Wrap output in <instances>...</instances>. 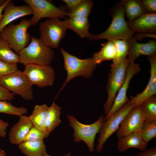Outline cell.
Here are the masks:
<instances>
[{"label":"cell","instance_id":"4dcf8cb0","mask_svg":"<svg viewBox=\"0 0 156 156\" xmlns=\"http://www.w3.org/2000/svg\"><path fill=\"white\" fill-rule=\"evenodd\" d=\"M140 133L144 141L148 144L156 137V120L144 122Z\"/></svg>","mask_w":156,"mask_h":156},{"label":"cell","instance_id":"d590c367","mask_svg":"<svg viewBox=\"0 0 156 156\" xmlns=\"http://www.w3.org/2000/svg\"><path fill=\"white\" fill-rule=\"evenodd\" d=\"M135 156H156V147L154 146L146 148Z\"/></svg>","mask_w":156,"mask_h":156},{"label":"cell","instance_id":"7c38bea8","mask_svg":"<svg viewBox=\"0 0 156 156\" xmlns=\"http://www.w3.org/2000/svg\"><path fill=\"white\" fill-rule=\"evenodd\" d=\"M145 120L140 105L131 109L125 116L116 131L119 138L133 132H140Z\"/></svg>","mask_w":156,"mask_h":156},{"label":"cell","instance_id":"52a82bcc","mask_svg":"<svg viewBox=\"0 0 156 156\" xmlns=\"http://www.w3.org/2000/svg\"><path fill=\"white\" fill-rule=\"evenodd\" d=\"M129 62L127 58L116 63H112L109 73L106 90L108 97L103 105L106 116L109 112L117 94L125 79Z\"/></svg>","mask_w":156,"mask_h":156},{"label":"cell","instance_id":"4fadbf2b","mask_svg":"<svg viewBox=\"0 0 156 156\" xmlns=\"http://www.w3.org/2000/svg\"><path fill=\"white\" fill-rule=\"evenodd\" d=\"M141 70L140 65L135 62H130L128 66L124 81L118 90L110 109L106 116L107 118L127 103L129 101L127 96L130 82L133 77Z\"/></svg>","mask_w":156,"mask_h":156},{"label":"cell","instance_id":"d4e9b609","mask_svg":"<svg viewBox=\"0 0 156 156\" xmlns=\"http://www.w3.org/2000/svg\"><path fill=\"white\" fill-rule=\"evenodd\" d=\"M101 50L93 54L92 57L97 64L105 60L115 59L116 56V50L113 42L108 41L101 44Z\"/></svg>","mask_w":156,"mask_h":156},{"label":"cell","instance_id":"1f68e13d","mask_svg":"<svg viewBox=\"0 0 156 156\" xmlns=\"http://www.w3.org/2000/svg\"><path fill=\"white\" fill-rule=\"evenodd\" d=\"M50 133L38 129L33 126L24 139V141H38L43 140L49 136Z\"/></svg>","mask_w":156,"mask_h":156},{"label":"cell","instance_id":"8fae6325","mask_svg":"<svg viewBox=\"0 0 156 156\" xmlns=\"http://www.w3.org/2000/svg\"><path fill=\"white\" fill-rule=\"evenodd\" d=\"M23 71L31 83L40 88L52 86L55 75L54 69L50 65L28 64Z\"/></svg>","mask_w":156,"mask_h":156},{"label":"cell","instance_id":"cb8c5ba5","mask_svg":"<svg viewBox=\"0 0 156 156\" xmlns=\"http://www.w3.org/2000/svg\"><path fill=\"white\" fill-rule=\"evenodd\" d=\"M61 108L54 101L49 107L45 124V131L53 132L61 122L60 119Z\"/></svg>","mask_w":156,"mask_h":156},{"label":"cell","instance_id":"7a4b0ae2","mask_svg":"<svg viewBox=\"0 0 156 156\" xmlns=\"http://www.w3.org/2000/svg\"><path fill=\"white\" fill-rule=\"evenodd\" d=\"M29 44L19 53V62L28 64L50 65L55 55L54 51L39 38L31 36Z\"/></svg>","mask_w":156,"mask_h":156},{"label":"cell","instance_id":"74e56055","mask_svg":"<svg viewBox=\"0 0 156 156\" xmlns=\"http://www.w3.org/2000/svg\"><path fill=\"white\" fill-rule=\"evenodd\" d=\"M136 41L139 40H141L145 38H152L156 39V34L148 33H140L135 34L134 36L133 37Z\"/></svg>","mask_w":156,"mask_h":156},{"label":"cell","instance_id":"30bf717a","mask_svg":"<svg viewBox=\"0 0 156 156\" xmlns=\"http://www.w3.org/2000/svg\"><path fill=\"white\" fill-rule=\"evenodd\" d=\"M31 8L33 15L30 19L31 25H37L43 18H63L67 16V12L57 7L46 0H24Z\"/></svg>","mask_w":156,"mask_h":156},{"label":"cell","instance_id":"8d00e7d4","mask_svg":"<svg viewBox=\"0 0 156 156\" xmlns=\"http://www.w3.org/2000/svg\"><path fill=\"white\" fill-rule=\"evenodd\" d=\"M9 126L8 122L0 118V137L3 138L5 137L7 134L6 130Z\"/></svg>","mask_w":156,"mask_h":156},{"label":"cell","instance_id":"5bb4252c","mask_svg":"<svg viewBox=\"0 0 156 156\" xmlns=\"http://www.w3.org/2000/svg\"><path fill=\"white\" fill-rule=\"evenodd\" d=\"M3 11V16L0 22V32L14 21L23 16L33 14L31 8L28 5H15L10 0L4 7Z\"/></svg>","mask_w":156,"mask_h":156},{"label":"cell","instance_id":"836d02e7","mask_svg":"<svg viewBox=\"0 0 156 156\" xmlns=\"http://www.w3.org/2000/svg\"><path fill=\"white\" fill-rule=\"evenodd\" d=\"M141 1L147 13L156 14V0H142Z\"/></svg>","mask_w":156,"mask_h":156},{"label":"cell","instance_id":"484cf974","mask_svg":"<svg viewBox=\"0 0 156 156\" xmlns=\"http://www.w3.org/2000/svg\"><path fill=\"white\" fill-rule=\"evenodd\" d=\"M0 60L9 64L19 62V55L11 48L8 42L0 37Z\"/></svg>","mask_w":156,"mask_h":156},{"label":"cell","instance_id":"ba28073f","mask_svg":"<svg viewBox=\"0 0 156 156\" xmlns=\"http://www.w3.org/2000/svg\"><path fill=\"white\" fill-rule=\"evenodd\" d=\"M135 104L130 100L119 110L107 117H105L104 121L99 132L96 151L99 153L103 148L107 140L119 127L125 116L133 108Z\"/></svg>","mask_w":156,"mask_h":156},{"label":"cell","instance_id":"2e32d148","mask_svg":"<svg viewBox=\"0 0 156 156\" xmlns=\"http://www.w3.org/2000/svg\"><path fill=\"white\" fill-rule=\"evenodd\" d=\"M129 44V51L127 57L129 63L134 62L138 57L141 55L148 57L156 53V41L150 40L146 43H139L133 36L127 39Z\"/></svg>","mask_w":156,"mask_h":156},{"label":"cell","instance_id":"9c48e42d","mask_svg":"<svg viewBox=\"0 0 156 156\" xmlns=\"http://www.w3.org/2000/svg\"><path fill=\"white\" fill-rule=\"evenodd\" d=\"M0 84L12 93L27 100L34 99L33 85L23 71L18 70L0 79Z\"/></svg>","mask_w":156,"mask_h":156},{"label":"cell","instance_id":"277c9868","mask_svg":"<svg viewBox=\"0 0 156 156\" xmlns=\"http://www.w3.org/2000/svg\"><path fill=\"white\" fill-rule=\"evenodd\" d=\"M31 25L30 19L23 18L18 24H10L0 32V37L6 40L11 48L18 55L31 40L28 29Z\"/></svg>","mask_w":156,"mask_h":156},{"label":"cell","instance_id":"b9f144b4","mask_svg":"<svg viewBox=\"0 0 156 156\" xmlns=\"http://www.w3.org/2000/svg\"><path fill=\"white\" fill-rule=\"evenodd\" d=\"M70 155H71V153L69 152L67 154H66V155H64L63 156H70ZM42 156H50L47 154V155H45Z\"/></svg>","mask_w":156,"mask_h":156},{"label":"cell","instance_id":"e575fe53","mask_svg":"<svg viewBox=\"0 0 156 156\" xmlns=\"http://www.w3.org/2000/svg\"><path fill=\"white\" fill-rule=\"evenodd\" d=\"M15 94L0 84V101H9L14 99Z\"/></svg>","mask_w":156,"mask_h":156},{"label":"cell","instance_id":"7bdbcfd3","mask_svg":"<svg viewBox=\"0 0 156 156\" xmlns=\"http://www.w3.org/2000/svg\"><path fill=\"white\" fill-rule=\"evenodd\" d=\"M6 0H0V5L3 4L5 1Z\"/></svg>","mask_w":156,"mask_h":156},{"label":"cell","instance_id":"9a60e30c","mask_svg":"<svg viewBox=\"0 0 156 156\" xmlns=\"http://www.w3.org/2000/svg\"><path fill=\"white\" fill-rule=\"evenodd\" d=\"M148 59L150 64V76L148 83L142 92L135 96H130V100L136 107L156 94V55L148 57Z\"/></svg>","mask_w":156,"mask_h":156},{"label":"cell","instance_id":"83f0119b","mask_svg":"<svg viewBox=\"0 0 156 156\" xmlns=\"http://www.w3.org/2000/svg\"><path fill=\"white\" fill-rule=\"evenodd\" d=\"M93 3L91 0H82L74 8L68 12L67 16L69 18L75 17H88L91 13Z\"/></svg>","mask_w":156,"mask_h":156},{"label":"cell","instance_id":"d6986e66","mask_svg":"<svg viewBox=\"0 0 156 156\" xmlns=\"http://www.w3.org/2000/svg\"><path fill=\"white\" fill-rule=\"evenodd\" d=\"M148 144L144 141L140 132H133L118 138L117 145L121 152L131 148H135L142 151L146 148Z\"/></svg>","mask_w":156,"mask_h":156},{"label":"cell","instance_id":"f1b7e54d","mask_svg":"<svg viewBox=\"0 0 156 156\" xmlns=\"http://www.w3.org/2000/svg\"><path fill=\"white\" fill-rule=\"evenodd\" d=\"M112 41L116 50V56L113 60V63L120 62L127 58L129 51V44L127 39L116 40Z\"/></svg>","mask_w":156,"mask_h":156},{"label":"cell","instance_id":"8992f818","mask_svg":"<svg viewBox=\"0 0 156 156\" xmlns=\"http://www.w3.org/2000/svg\"><path fill=\"white\" fill-rule=\"evenodd\" d=\"M69 125L74 130L73 141L79 143L83 141L88 146L89 151L93 153L94 150V142L96 134L99 133L104 121L105 117L101 115L94 122L89 125L82 124L72 115H67Z\"/></svg>","mask_w":156,"mask_h":156},{"label":"cell","instance_id":"60d3db41","mask_svg":"<svg viewBox=\"0 0 156 156\" xmlns=\"http://www.w3.org/2000/svg\"><path fill=\"white\" fill-rule=\"evenodd\" d=\"M0 156H7L5 151L0 148Z\"/></svg>","mask_w":156,"mask_h":156},{"label":"cell","instance_id":"3957f363","mask_svg":"<svg viewBox=\"0 0 156 156\" xmlns=\"http://www.w3.org/2000/svg\"><path fill=\"white\" fill-rule=\"evenodd\" d=\"M60 51L64 58V67L67 76L58 94L73 79L78 77H90L97 66L92 57L80 59L68 53L62 48Z\"/></svg>","mask_w":156,"mask_h":156},{"label":"cell","instance_id":"ffe728a7","mask_svg":"<svg viewBox=\"0 0 156 156\" xmlns=\"http://www.w3.org/2000/svg\"><path fill=\"white\" fill-rule=\"evenodd\" d=\"M68 29L72 30L82 38L90 40L93 34L89 31L90 25L88 17H75L67 18Z\"/></svg>","mask_w":156,"mask_h":156},{"label":"cell","instance_id":"6da1fadb","mask_svg":"<svg viewBox=\"0 0 156 156\" xmlns=\"http://www.w3.org/2000/svg\"><path fill=\"white\" fill-rule=\"evenodd\" d=\"M111 13L112 19L108 28L100 34H93L90 40L106 39L113 41L126 39L133 36L134 33L128 26L125 18L124 8L120 4L115 5Z\"/></svg>","mask_w":156,"mask_h":156},{"label":"cell","instance_id":"e0dca14e","mask_svg":"<svg viewBox=\"0 0 156 156\" xmlns=\"http://www.w3.org/2000/svg\"><path fill=\"white\" fill-rule=\"evenodd\" d=\"M129 28L135 33L156 34V14L146 13L127 22Z\"/></svg>","mask_w":156,"mask_h":156},{"label":"cell","instance_id":"ab89813d","mask_svg":"<svg viewBox=\"0 0 156 156\" xmlns=\"http://www.w3.org/2000/svg\"><path fill=\"white\" fill-rule=\"evenodd\" d=\"M10 1V0H6L5 2L2 5H0V22H1L2 17L3 14H2L4 9L7 3Z\"/></svg>","mask_w":156,"mask_h":156},{"label":"cell","instance_id":"7402d4cb","mask_svg":"<svg viewBox=\"0 0 156 156\" xmlns=\"http://www.w3.org/2000/svg\"><path fill=\"white\" fill-rule=\"evenodd\" d=\"M120 3L123 7L125 15L129 19V21H132L142 15L147 13L141 1L121 0Z\"/></svg>","mask_w":156,"mask_h":156},{"label":"cell","instance_id":"603a6c76","mask_svg":"<svg viewBox=\"0 0 156 156\" xmlns=\"http://www.w3.org/2000/svg\"><path fill=\"white\" fill-rule=\"evenodd\" d=\"M49 108L46 104L36 105L31 114L28 116L34 127L45 132V124Z\"/></svg>","mask_w":156,"mask_h":156},{"label":"cell","instance_id":"f35d334b","mask_svg":"<svg viewBox=\"0 0 156 156\" xmlns=\"http://www.w3.org/2000/svg\"><path fill=\"white\" fill-rule=\"evenodd\" d=\"M82 0H63L66 5L68 9L70 10H72L79 3L81 2Z\"/></svg>","mask_w":156,"mask_h":156},{"label":"cell","instance_id":"5b68a950","mask_svg":"<svg viewBox=\"0 0 156 156\" xmlns=\"http://www.w3.org/2000/svg\"><path fill=\"white\" fill-rule=\"evenodd\" d=\"M39 29L41 41L52 49H57L68 29L67 18L63 21L48 18L40 23Z\"/></svg>","mask_w":156,"mask_h":156},{"label":"cell","instance_id":"f546056e","mask_svg":"<svg viewBox=\"0 0 156 156\" xmlns=\"http://www.w3.org/2000/svg\"><path fill=\"white\" fill-rule=\"evenodd\" d=\"M27 109L24 107H17L6 101H0V113L18 116L27 114Z\"/></svg>","mask_w":156,"mask_h":156},{"label":"cell","instance_id":"d6a6232c","mask_svg":"<svg viewBox=\"0 0 156 156\" xmlns=\"http://www.w3.org/2000/svg\"><path fill=\"white\" fill-rule=\"evenodd\" d=\"M18 70L17 64L8 63L0 60V79Z\"/></svg>","mask_w":156,"mask_h":156},{"label":"cell","instance_id":"44dd1931","mask_svg":"<svg viewBox=\"0 0 156 156\" xmlns=\"http://www.w3.org/2000/svg\"><path fill=\"white\" fill-rule=\"evenodd\" d=\"M18 147L27 156H42L47 154L43 140L24 141L18 145Z\"/></svg>","mask_w":156,"mask_h":156},{"label":"cell","instance_id":"ac0fdd59","mask_svg":"<svg viewBox=\"0 0 156 156\" xmlns=\"http://www.w3.org/2000/svg\"><path fill=\"white\" fill-rule=\"evenodd\" d=\"M33 125L29 117L24 115L20 116L18 121L12 126L9 132V140L13 144L19 145L24 140Z\"/></svg>","mask_w":156,"mask_h":156},{"label":"cell","instance_id":"4316f807","mask_svg":"<svg viewBox=\"0 0 156 156\" xmlns=\"http://www.w3.org/2000/svg\"><path fill=\"white\" fill-rule=\"evenodd\" d=\"M140 106L145 117L144 122L156 120V98L155 95L143 101Z\"/></svg>","mask_w":156,"mask_h":156}]
</instances>
